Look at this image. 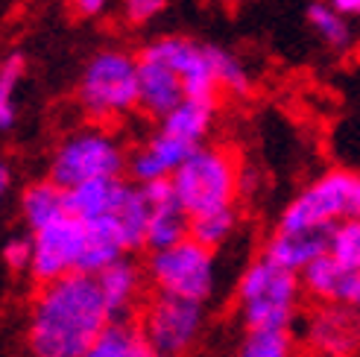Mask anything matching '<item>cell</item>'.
Segmentation results:
<instances>
[{
	"label": "cell",
	"instance_id": "cell-1",
	"mask_svg": "<svg viewBox=\"0 0 360 357\" xmlns=\"http://www.w3.org/2000/svg\"><path fill=\"white\" fill-rule=\"evenodd\" d=\"M112 323L97 275L70 273L41 284L30 305L27 349L32 357H82Z\"/></svg>",
	"mask_w": 360,
	"mask_h": 357
},
{
	"label": "cell",
	"instance_id": "cell-2",
	"mask_svg": "<svg viewBox=\"0 0 360 357\" xmlns=\"http://www.w3.org/2000/svg\"><path fill=\"white\" fill-rule=\"evenodd\" d=\"M77 103L91 123L120 120L141 105L138 56L105 47L85 62L77 85Z\"/></svg>",
	"mask_w": 360,
	"mask_h": 357
},
{
	"label": "cell",
	"instance_id": "cell-3",
	"mask_svg": "<svg viewBox=\"0 0 360 357\" xmlns=\"http://www.w3.org/2000/svg\"><path fill=\"white\" fill-rule=\"evenodd\" d=\"M302 275L281 266L273 258H255L238 281V313L246 328H290L299 296Z\"/></svg>",
	"mask_w": 360,
	"mask_h": 357
},
{
	"label": "cell",
	"instance_id": "cell-4",
	"mask_svg": "<svg viewBox=\"0 0 360 357\" xmlns=\"http://www.w3.org/2000/svg\"><path fill=\"white\" fill-rule=\"evenodd\" d=\"M240 173L243 170L231 150L200 144L170 176V185L176 200L193 217V214L235 205L240 196Z\"/></svg>",
	"mask_w": 360,
	"mask_h": 357
},
{
	"label": "cell",
	"instance_id": "cell-5",
	"mask_svg": "<svg viewBox=\"0 0 360 357\" xmlns=\"http://www.w3.org/2000/svg\"><path fill=\"white\" fill-rule=\"evenodd\" d=\"M126 167H129V152L123 141L103 123H91L59 141L50 158V178L68 190L91 178L123 176Z\"/></svg>",
	"mask_w": 360,
	"mask_h": 357
},
{
	"label": "cell",
	"instance_id": "cell-6",
	"mask_svg": "<svg viewBox=\"0 0 360 357\" xmlns=\"http://www.w3.org/2000/svg\"><path fill=\"white\" fill-rule=\"evenodd\" d=\"M343 220H360V173L328 170L311 182L281 211L278 228L314 231L334 228Z\"/></svg>",
	"mask_w": 360,
	"mask_h": 357
},
{
	"label": "cell",
	"instance_id": "cell-7",
	"mask_svg": "<svg viewBox=\"0 0 360 357\" xmlns=\"http://www.w3.org/2000/svg\"><path fill=\"white\" fill-rule=\"evenodd\" d=\"M147 281L155 293H170L193 301H205L217 290V258L214 249L185 238L167 249H155L147 258Z\"/></svg>",
	"mask_w": 360,
	"mask_h": 357
},
{
	"label": "cell",
	"instance_id": "cell-8",
	"mask_svg": "<svg viewBox=\"0 0 360 357\" xmlns=\"http://www.w3.org/2000/svg\"><path fill=\"white\" fill-rule=\"evenodd\" d=\"M138 328L161 357H188L205 328L202 301L155 293L141 311Z\"/></svg>",
	"mask_w": 360,
	"mask_h": 357
},
{
	"label": "cell",
	"instance_id": "cell-9",
	"mask_svg": "<svg viewBox=\"0 0 360 357\" xmlns=\"http://www.w3.org/2000/svg\"><path fill=\"white\" fill-rule=\"evenodd\" d=\"M141 53L170 65L182 77L185 97L220 103L223 88L217 79V70H214L211 44H200L188 39V35H161V39H153L150 44H143Z\"/></svg>",
	"mask_w": 360,
	"mask_h": 357
},
{
	"label": "cell",
	"instance_id": "cell-10",
	"mask_svg": "<svg viewBox=\"0 0 360 357\" xmlns=\"http://www.w3.org/2000/svg\"><path fill=\"white\" fill-rule=\"evenodd\" d=\"M82 249H85V223L74 214L47 223L44 228L32 231V264L30 275L47 284L62 275L79 273L82 266Z\"/></svg>",
	"mask_w": 360,
	"mask_h": 357
},
{
	"label": "cell",
	"instance_id": "cell-11",
	"mask_svg": "<svg viewBox=\"0 0 360 357\" xmlns=\"http://www.w3.org/2000/svg\"><path fill=\"white\" fill-rule=\"evenodd\" d=\"M304 340L319 357H352L360 349V311L322 301L304 323Z\"/></svg>",
	"mask_w": 360,
	"mask_h": 357
},
{
	"label": "cell",
	"instance_id": "cell-12",
	"mask_svg": "<svg viewBox=\"0 0 360 357\" xmlns=\"http://www.w3.org/2000/svg\"><path fill=\"white\" fill-rule=\"evenodd\" d=\"M143 196L150 200V228H147V249H167L179 240L191 238V214L176 200L170 178H155V182L141 185Z\"/></svg>",
	"mask_w": 360,
	"mask_h": 357
},
{
	"label": "cell",
	"instance_id": "cell-13",
	"mask_svg": "<svg viewBox=\"0 0 360 357\" xmlns=\"http://www.w3.org/2000/svg\"><path fill=\"white\" fill-rule=\"evenodd\" d=\"M193 150L196 147L179 141L176 135L155 129L141 147H135L129 152V167H126V173H129L132 182H138V185L155 182V178H170Z\"/></svg>",
	"mask_w": 360,
	"mask_h": 357
},
{
	"label": "cell",
	"instance_id": "cell-14",
	"mask_svg": "<svg viewBox=\"0 0 360 357\" xmlns=\"http://www.w3.org/2000/svg\"><path fill=\"white\" fill-rule=\"evenodd\" d=\"M138 79H141V105L143 115L161 120L170 109H176L185 100L182 77L161 59L138 53Z\"/></svg>",
	"mask_w": 360,
	"mask_h": 357
},
{
	"label": "cell",
	"instance_id": "cell-15",
	"mask_svg": "<svg viewBox=\"0 0 360 357\" xmlns=\"http://www.w3.org/2000/svg\"><path fill=\"white\" fill-rule=\"evenodd\" d=\"M143 278H147V270H141L129 255L117 258L115 264L103 266L97 273L100 293L105 299V308H109L112 319H126L135 311L143 290Z\"/></svg>",
	"mask_w": 360,
	"mask_h": 357
},
{
	"label": "cell",
	"instance_id": "cell-16",
	"mask_svg": "<svg viewBox=\"0 0 360 357\" xmlns=\"http://www.w3.org/2000/svg\"><path fill=\"white\" fill-rule=\"evenodd\" d=\"M328 235L331 228H314V231L276 228V235L264 246V255L278 261L287 270L302 273L308 264H314L319 255L328 252Z\"/></svg>",
	"mask_w": 360,
	"mask_h": 357
},
{
	"label": "cell",
	"instance_id": "cell-17",
	"mask_svg": "<svg viewBox=\"0 0 360 357\" xmlns=\"http://www.w3.org/2000/svg\"><path fill=\"white\" fill-rule=\"evenodd\" d=\"M126 188H129V182H123V176L91 178V182L68 188V214H74L82 223L112 217L123 200Z\"/></svg>",
	"mask_w": 360,
	"mask_h": 357
},
{
	"label": "cell",
	"instance_id": "cell-18",
	"mask_svg": "<svg viewBox=\"0 0 360 357\" xmlns=\"http://www.w3.org/2000/svg\"><path fill=\"white\" fill-rule=\"evenodd\" d=\"M214 117H217V103L185 97L176 109H170L158 120V129L176 135L179 141H185L191 147H200L205 144V138L214 129Z\"/></svg>",
	"mask_w": 360,
	"mask_h": 357
},
{
	"label": "cell",
	"instance_id": "cell-19",
	"mask_svg": "<svg viewBox=\"0 0 360 357\" xmlns=\"http://www.w3.org/2000/svg\"><path fill=\"white\" fill-rule=\"evenodd\" d=\"M18 208H21L24 226L30 231H39L47 223L59 220V217H65V214H68V190L59 182H53L50 176L39 178V182H30L24 188Z\"/></svg>",
	"mask_w": 360,
	"mask_h": 357
},
{
	"label": "cell",
	"instance_id": "cell-20",
	"mask_svg": "<svg viewBox=\"0 0 360 357\" xmlns=\"http://www.w3.org/2000/svg\"><path fill=\"white\" fill-rule=\"evenodd\" d=\"M123 255H129V246H126V240L120 235L115 217H103V220L85 223V249H82V266H79V273L97 275L103 266L115 264Z\"/></svg>",
	"mask_w": 360,
	"mask_h": 357
},
{
	"label": "cell",
	"instance_id": "cell-21",
	"mask_svg": "<svg viewBox=\"0 0 360 357\" xmlns=\"http://www.w3.org/2000/svg\"><path fill=\"white\" fill-rule=\"evenodd\" d=\"M82 357H161V354L143 340L138 323L132 325L129 319H112Z\"/></svg>",
	"mask_w": 360,
	"mask_h": 357
},
{
	"label": "cell",
	"instance_id": "cell-22",
	"mask_svg": "<svg viewBox=\"0 0 360 357\" xmlns=\"http://www.w3.org/2000/svg\"><path fill=\"white\" fill-rule=\"evenodd\" d=\"M150 200L143 196L141 185L138 182H129V188H126L123 200L117 205V211L112 214L120 235L126 240V246H129V252H135V249H143L147 246V228H150Z\"/></svg>",
	"mask_w": 360,
	"mask_h": 357
},
{
	"label": "cell",
	"instance_id": "cell-23",
	"mask_svg": "<svg viewBox=\"0 0 360 357\" xmlns=\"http://www.w3.org/2000/svg\"><path fill=\"white\" fill-rule=\"evenodd\" d=\"M235 228H238V208L235 205L214 208V211L193 214L191 217V238L200 240L208 249H214V252H217L223 243L231 240Z\"/></svg>",
	"mask_w": 360,
	"mask_h": 357
},
{
	"label": "cell",
	"instance_id": "cell-24",
	"mask_svg": "<svg viewBox=\"0 0 360 357\" xmlns=\"http://www.w3.org/2000/svg\"><path fill=\"white\" fill-rule=\"evenodd\" d=\"M304 18H308L311 30L331 50H346L352 44V30H349L346 15H340L328 4V0H314V4H308V9H304Z\"/></svg>",
	"mask_w": 360,
	"mask_h": 357
},
{
	"label": "cell",
	"instance_id": "cell-25",
	"mask_svg": "<svg viewBox=\"0 0 360 357\" xmlns=\"http://www.w3.org/2000/svg\"><path fill=\"white\" fill-rule=\"evenodd\" d=\"M296 343L290 328H246L238 357H293Z\"/></svg>",
	"mask_w": 360,
	"mask_h": 357
},
{
	"label": "cell",
	"instance_id": "cell-26",
	"mask_svg": "<svg viewBox=\"0 0 360 357\" xmlns=\"http://www.w3.org/2000/svg\"><path fill=\"white\" fill-rule=\"evenodd\" d=\"M27 74V59L24 53H9L0 65V132H9L18 123V103L15 91Z\"/></svg>",
	"mask_w": 360,
	"mask_h": 357
},
{
	"label": "cell",
	"instance_id": "cell-27",
	"mask_svg": "<svg viewBox=\"0 0 360 357\" xmlns=\"http://www.w3.org/2000/svg\"><path fill=\"white\" fill-rule=\"evenodd\" d=\"M328 255L346 270L360 273V220H343L328 235Z\"/></svg>",
	"mask_w": 360,
	"mask_h": 357
},
{
	"label": "cell",
	"instance_id": "cell-28",
	"mask_svg": "<svg viewBox=\"0 0 360 357\" xmlns=\"http://www.w3.org/2000/svg\"><path fill=\"white\" fill-rule=\"evenodd\" d=\"M211 53H214V70H217V79H220V88L226 94H235V97H246L252 91V79L246 74L243 62L217 44H211Z\"/></svg>",
	"mask_w": 360,
	"mask_h": 357
},
{
	"label": "cell",
	"instance_id": "cell-29",
	"mask_svg": "<svg viewBox=\"0 0 360 357\" xmlns=\"http://www.w3.org/2000/svg\"><path fill=\"white\" fill-rule=\"evenodd\" d=\"M0 258L9 266L12 273H30L32 264V231L30 235H12L6 238L4 249H0Z\"/></svg>",
	"mask_w": 360,
	"mask_h": 357
},
{
	"label": "cell",
	"instance_id": "cell-30",
	"mask_svg": "<svg viewBox=\"0 0 360 357\" xmlns=\"http://www.w3.org/2000/svg\"><path fill=\"white\" fill-rule=\"evenodd\" d=\"M167 9V0H123V18L132 27H143L150 24L155 15H161Z\"/></svg>",
	"mask_w": 360,
	"mask_h": 357
},
{
	"label": "cell",
	"instance_id": "cell-31",
	"mask_svg": "<svg viewBox=\"0 0 360 357\" xmlns=\"http://www.w3.org/2000/svg\"><path fill=\"white\" fill-rule=\"evenodd\" d=\"M334 305H346V308L360 311V273L346 270L343 281H340V290H337V301H334Z\"/></svg>",
	"mask_w": 360,
	"mask_h": 357
},
{
	"label": "cell",
	"instance_id": "cell-32",
	"mask_svg": "<svg viewBox=\"0 0 360 357\" xmlns=\"http://www.w3.org/2000/svg\"><path fill=\"white\" fill-rule=\"evenodd\" d=\"M109 0H68V9L79 18H97Z\"/></svg>",
	"mask_w": 360,
	"mask_h": 357
},
{
	"label": "cell",
	"instance_id": "cell-33",
	"mask_svg": "<svg viewBox=\"0 0 360 357\" xmlns=\"http://www.w3.org/2000/svg\"><path fill=\"white\" fill-rule=\"evenodd\" d=\"M328 4L346 18H360V0H328Z\"/></svg>",
	"mask_w": 360,
	"mask_h": 357
},
{
	"label": "cell",
	"instance_id": "cell-34",
	"mask_svg": "<svg viewBox=\"0 0 360 357\" xmlns=\"http://www.w3.org/2000/svg\"><path fill=\"white\" fill-rule=\"evenodd\" d=\"M9 185H12V170H9V164L4 162V158H0V202L6 200Z\"/></svg>",
	"mask_w": 360,
	"mask_h": 357
},
{
	"label": "cell",
	"instance_id": "cell-35",
	"mask_svg": "<svg viewBox=\"0 0 360 357\" xmlns=\"http://www.w3.org/2000/svg\"><path fill=\"white\" fill-rule=\"evenodd\" d=\"M0 65H4V62H0Z\"/></svg>",
	"mask_w": 360,
	"mask_h": 357
}]
</instances>
